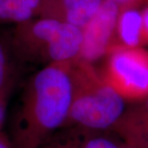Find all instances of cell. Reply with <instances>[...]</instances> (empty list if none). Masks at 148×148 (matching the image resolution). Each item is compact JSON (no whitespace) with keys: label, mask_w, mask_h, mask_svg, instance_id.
Returning a JSON list of instances; mask_svg holds the SVG:
<instances>
[{"label":"cell","mask_w":148,"mask_h":148,"mask_svg":"<svg viewBox=\"0 0 148 148\" xmlns=\"http://www.w3.org/2000/svg\"><path fill=\"white\" fill-rule=\"evenodd\" d=\"M122 148H140L138 147H136V146H132V145H130V144H127V143H123V145Z\"/></svg>","instance_id":"16"},{"label":"cell","mask_w":148,"mask_h":148,"mask_svg":"<svg viewBox=\"0 0 148 148\" xmlns=\"http://www.w3.org/2000/svg\"><path fill=\"white\" fill-rule=\"evenodd\" d=\"M114 3L119 10L133 8H142L146 0H106Z\"/></svg>","instance_id":"13"},{"label":"cell","mask_w":148,"mask_h":148,"mask_svg":"<svg viewBox=\"0 0 148 148\" xmlns=\"http://www.w3.org/2000/svg\"><path fill=\"white\" fill-rule=\"evenodd\" d=\"M143 18V46H148V0H146L142 7Z\"/></svg>","instance_id":"12"},{"label":"cell","mask_w":148,"mask_h":148,"mask_svg":"<svg viewBox=\"0 0 148 148\" xmlns=\"http://www.w3.org/2000/svg\"><path fill=\"white\" fill-rule=\"evenodd\" d=\"M13 50L21 62L43 64L73 61L78 57L82 28L36 17L16 25L11 34Z\"/></svg>","instance_id":"3"},{"label":"cell","mask_w":148,"mask_h":148,"mask_svg":"<svg viewBox=\"0 0 148 148\" xmlns=\"http://www.w3.org/2000/svg\"><path fill=\"white\" fill-rule=\"evenodd\" d=\"M144 47L142 8L119 10L110 53L115 50Z\"/></svg>","instance_id":"8"},{"label":"cell","mask_w":148,"mask_h":148,"mask_svg":"<svg viewBox=\"0 0 148 148\" xmlns=\"http://www.w3.org/2000/svg\"><path fill=\"white\" fill-rule=\"evenodd\" d=\"M71 134L63 141L45 146V148H122L123 143L111 131H86L69 129Z\"/></svg>","instance_id":"9"},{"label":"cell","mask_w":148,"mask_h":148,"mask_svg":"<svg viewBox=\"0 0 148 148\" xmlns=\"http://www.w3.org/2000/svg\"><path fill=\"white\" fill-rule=\"evenodd\" d=\"M9 94H2L0 95V133L5 120L6 112H7V104Z\"/></svg>","instance_id":"14"},{"label":"cell","mask_w":148,"mask_h":148,"mask_svg":"<svg viewBox=\"0 0 148 148\" xmlns=\"http://www.w3.org/2000/svg\"><path fill=\"white\" fill-rule=\"evenodd\" d=\"M42 148H45V147H43Z\"/></svg>","instance_id":"17"},{"label":"cell","mask_w":148,"mask_h":148,"mask_svg":"<svg viewBox=\"0 0 148 148\" xmlns=\"http://www.w3.org/2000/svg\"><path fill=\"white\" fill-rule=\"evenodd\" d=\"M119 12L114 3L103 0L95 15L82 28V44L76 59L95 64L110 53Z\"/></svg>","instance_id":"5"},{"label":"cell","mask_w":148,"mask_h":148,"mask_svg":"<svg viewBox=\"0 0 148 148\" xmlns=\"http://www.w3.org/2000/svg\"><path fill=\"white\" fill-rule=\"evenodd\" d=\"M106 58L101 74L123 101L135 103L148 97V49H119Z\"/></svg>","instance_id":"4"},{"label":"cell","mask_w":148,"mask_h":148,"mask_svg":"<svg viewBox=\"0 0 148 148\" xmlns=\"http://www.w3.org/2000/svg\"><path fill=\"white\" fill-rule=\"evenodd\" d=\"M71 63L44 66L27 81L12 116V148H42L64 127L72 101Z\"/></svg>","instance_id":"1"},{"label":"cell","mask_w":148,"mask_h":148,"mask_svg":"<svg viewBox=\"0 0 148 148\" xmlns=\"http://www.w3.org/2000/svg\"><path fill=\"white\" fill-rule=\"evenodd\" d=\"M103 0H42L38 17L82 28L99 9Z\"/></svg>","instance_id":"6"},{"label":"cell","mask_w":148,"mask_h":148,"mask_svg":"<svg viewBox=\"0 0 148 148\" xmlns=\"http://www.w3.org/2000/svg\"><path fill=\"white\" fill-rule=\"evenodd\" d=\"M10 36L0 35V95L10 94L16 76V62Z\"/></svg>","instance_id":"11"},{"label":"cell","mask_w":148,"mask_h":148,"mask_svg":"<svg viewBox=\"0 0 148 148\" xmlns=\"http://www.w3.org/2000/svg\"><path fill=\"white\" fill-rule=\"evenodd\" d=\"M0 148H12L11 141L3 132L0 133Z\"/></svg>","instance_id":"15"},{"label":"cell","mask_w":148,"mask_h":148,"mask_svg":"<svg viewBox=\"0 0 148 148\" xmlns=\"http://www.w3.org/2000/svg\"><path fill=\"white\" fill-rule=\"evenodd\" d=\"M42 0H0V23L21 24L39 16Z\"/></svg>","instance_id":"10"},{"label":"cell","mask_w":148,"mask_h":148,"mask_svg":"<svg viewBox=\"0 0 148 148\" xmlns=\"http://www.w3.org/2000/svg\"><path fill=\"white\" fill-rule=\"evenodd\" d=\"M110 131L123 143L148 148V97L125 109Z\"/></svg>","instance_id":"7"},{"label":"cell","mask_w":148,"mask_h":148,"mask_svg":"<svg viewBox=\"0 0 148 148\" xmlns=\"http://www.w3.org/2000/svg\"><path fill=\"white\" fill-rule=\"evenodd\" d=\"M71 79L72 101L63 128L110 131L125 110V101L94 64L72 61Z\"/></svg>","instance_id":"2"}]
</instances>
